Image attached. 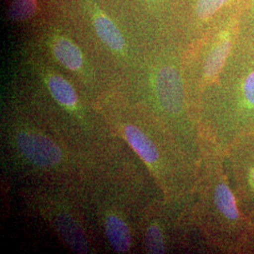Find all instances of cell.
Instances as JSON below:
<instances>
[{
  "mask_svg": "<svg viewBox=\"0 0 254 254\" xmlns=\"http://www.w3.org/2000/svg\"><path fill=\"white\" fill-rule=\"evenodd\" d=\"M15 142L20 153L36 167L54 168L63 160L62 150L57 143L35 130L19 131Z\"/></svg>",
  "mask_w": 254,
  "mask_h": 254,
  "instance_id": "3",
  "label": "cell"
},
{
  "mask_svg": "<svg viewBox=\"0 0 254 254\" xmlns=\"http://www.w3.org/2000/svg\"><path fill=\"white\" fill-rule=\"evenodd\" d=\"M155 88L164 109L171 114L180 112L184 105V89L179 72L173 66L166 65L158 71Z\"/></svg>",
  "mask_w": 254,
  "mask_h": 254,
  "instance_id": "5",
  "label": "cell"
},
{
  "mask_svg": "<svg viewBox=\"0 0 254 254\" xmlns=\"http://www.w3.org/2000/svg\"><path fill=\"white\" fill-rule=\"evenodd\" d=\"M241 211L254 217V133L238 138L223 152Z\"/></svg>",
  "mask_w": 254,
  "mask_h": 254,
  "instance_id": "2",
  "label": "cell"
},
{
  "mask_svg": "<svg viewBox=\"0 0 254 254\" xmlns=\"http://www.w3.org/2000/svg\"><path fill=\"white\" fill-rule=\"evenodd\" d=\"M208 183V201L212 205L218 243L228 251H247L252 223L238 204L225 154L222 152Z\"/></svg>",
  "mask_w": 254,
  "mask_h": 254,
  "instance_id": "1",
  "label": "cell"
},
{
  "mask_svg": "<svg viewBox=\"0 0 254 254\" xmlns=\"http://www.w3.org/2000/svg\"><path fill=\"white\" fill-rule=\"evenodd\" d=\"M105 231L109 243L119 253H126L131 247V235L125 220L118 215H109L105 220Z\"/></svg>",
  "mask_w": 254,
  "mask_h": 254,
  "instance_id": "10",
  "label": "cell"
},
{
  "mask_svg": "<svg viewBox=\"0 0 254 254\" xmlns=\"http://www.w3.org/2000/svg\"><path fill=\"white\" fill-rule=\"evenodd\" d=\"M92 25L102 43L116 53H123L126 48V41L121 30L112 19L97 7L91 9Z\"/></svg>",
  "mask_w": 254,
  "mask_h": 254,
  "instance_id": "6",
  "label": "cell"
},
{
  "mask_svg": "<svg viewBox=\"0 0 254 254\" xmlns=\"http://www.w3.org/2000/svg\"><path fill=\"white\" fill-rule=\"evenodd\" d=\"M238 27V18L235 16L218 34L214 43L209 48L204 60L202 81L205 85H212L218 81L222 73L235 45L236 31Z\"/></svg>",
  "mask_w": 254,
  "mask_h": 254,
  "instance_id": "4",
  "label": "cell"
},
{
  "mask_svg": "<svg viewBox=\"0 0 254 254\" xmlns=\"http://www.w3.org/2000/svg\"><path fill=\"white\" fill-rule=\"evenodd\" d=\"M37 9V0H12L8 17L12 22H24L31 18Z\"/></svg>",
  "mask_w": 254,
  "mask_h": 254,
  "instance_id": "12",
  "label": "cell"
},
{
  "mask_svg": "<svg viewBox=\"0 0 254 254\" xmlns=\"http://www.w3.org/2000/svg\"></svg>",
  "mask_w": 254,
  "mask_h": 254,
  "instance_id": "16",
  "label": "cell"
},
{
  "mask_svg": "<svg viewBox=\"0 0 254 254\" xmlns=\"http://www.w3.org/2000/svg\"><path fill=\"white\" fill-rule=\"evenodd\" d=\"M51 50L57 61L73 72H79L84 65V58L80 48L72 40L62 35L53 37Z\"/></svg>",
  "mask_w": 254,
  "mask_h": 254,
  "instance_id": "7",
  "label": "cell"
},
{
  "mask_svg": "<svg viewBox=\"0 0 254 254\" xmlns=\"http://www.w3.org/2000/svg\"><path fill=\"white\" fill-rule=\"evenodd\" d=\"M146 250L149 254H164L165 247V238L161 227L157 223L150 224L145 233Z\"/></svg>",
  "mask_w": 254,
  "mask_h": 254,
  "instance_id": "13",
  "label": "cell"
},
{
  "mask_svg": "<svg viewBox=\"0 0 254 254\" xmlns=\"http://www.w3.org/2000/svg\"><path fill=\"white\" fill-rule=\"evenodd\" d=\"M47 88L58 103L68 109H75L78 105V96L72 84L58 73L46 74Z\"/></svg>",
  "mask_w": 254,
  "mask_h": 254,
  "instance_id": "9",
  "label": "cell"
},
{
  "mask_svg": "<svg viewBox=\"0 0 254 254\" xmlns=\"http://www.w3.org/2000/svg\"><path fill=\"white\" fill-rule=\"evenodd\" d=\"M57 229L60 235L64 237L65 242L77 254L88 253L87 239L82 233L79 226L69 217H60L57 218Z\"/></svg>",
  "mask_w": 254,
  "mask_h": 254,
  "instance_id": "11",
  "label": "cell"
},
{
  "mask_svg": "<svg viewBox=\"0 0 254 254\" xmlns=\"http://www.w3.org/2000/svg\"><path fill=\"white\" fill-rule=\"evenodd\" d=\"M148 1H151V2H154V1H156V0H148Z\"/></svg>",
  "mask_w": 254,
  "mask_h": 254,
  "instance_id": "15",
  "label": "cell"
},
{
  "mask_svg": "<svg viewBox=\"0 0 254 254\" xmlns=\"http://www.w3.org/2000/svg\"><path fill=\"white\" fill-rule=\"evenodd\" d=\"M232 0H197L196 14L199 18L206 21L213 17L219 9L228 5Z\"/></svg>",
  "mask_w": 254,
  "mask_h": 254,
  "instance_id": "14",
  "label": "cell"
},
{
  "mask_svg": "<svg viewBox=\"0 0 254 254\" xmlns=\"http://www.w3.org/2000/svg\"><path fill=\"white\" fill-rule=\"evenodd\" d=\"M125 136L129 145L146 163L154 166L159 161V152L149 136L135 126L125 127Z\"/></svg>",
  "mask_w": 254,
  "mask_h": 254,
  "instance_id": "8",
  "label": "cell"
}]
</instances>
